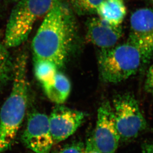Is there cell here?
<instances>
[{
    "label": "cell",
    "instance_id": "8",
    "mask_svg": "<svg viewBox=\"0 0 153 153\" xmlns=\"http://www.w3.org/2000/svg\"><path fill=\"white\" fill-rule=\"evenodd\" d=\"M22 140L25 145L34 153H49L54 142L48 117L39 112L30 114Z\"/></svg>",
    "mask_w": 153,
    "mask_h": 153
},
{
    "label": "cell",
    "instance_id": "9",
    "mask_svg": "<svg viewBox=\"0 0 153 153\" xmlns=\"http://www.w3.org/2000/svg\"><path fill=\"white\" fill-rule=\"evenodd\" d=\"M85 117L86 115L82 111L58 105L48 117L54 143L61 142L72 135Z\"/></svg>",
    "mask_w": 153,
    "mask_h": 153
},
{
    "label": "cell",
    "instance_id": "7",
    "mask_svg": "<svg viewBox=\"0 0 153 153\" xmlns=\"http://www.w3.org/2000/svg\"><path fill=\"white\" fill-rule=\"evenodd\" d=\"M96 147L102 153H115L120 140L114 115L109 102H103L97 111V120L92 135Z\"/></svg>",
    "mask_w": 153,
    "mask_h": 153
},
{
    "label": "cell",
    "instance_id": "15",
    "mask_svg": "<svg viewBox=\"0 0 153 153\" xmlns=\"http://www.w3.org/2000/svg\"><path fill=\"white\" fill-rule=\"evenodd\" d=\"M103 0H65L70 9L77 15H91L97 13V10Z\"/></svg>",
    "mask_w": 153,
    "mask_h": 153
},
{
    "label": "cell",
    "instance_id": "4",
    "mask_svg": "<svg viewBox=\"0 0 153 153\" xmlns=\"http://www.w3.org/2000/svg\"><path fill=\"white\" fill-rule=\"evenodd\" d=\"M6 27L4 44L16 47L25 42L36 22L45 16L54 0H18Z\"/></svg>",
    "mask_w": 153,
    "mask_h": 153
},
{
    "label": "cell",
    "instance_id": "3",
    "mask_svg": "<svg viewBox=\"0 0 153 153\" xmlns=\"http://www.w3.org/2000/svg\"><path fill=\"white\" fill-rule=\"evenodd\" d=\"M97 63L102 80L110 84H117L136 74L143 66V59L139 49L128 41L100 50Z\"/></svg>",
    "mask_w": 153,
    "mask_h": 153
},
{
    "label": "cell",
    "instance_id": "1",
    "mask_svg": "<svg viewBox=\"0 0 153 153\" xmlns=\"http://www.w3.org/2000/svg\"><path fill=\"white\" fill-rule=\"evenodd\" d=\"M76 36L73 12L63 0H54L33 39L34 59L49 61L60 69L72 51Z\"/></svg>",
    "mask_w": 153,
    "mask_h": 153
},
{
    "label": "cell",
    "instance_id": "10",
    "mask_svg": "<svg viewBox=\"0 0 153 153\" xmlns=\"http://www.w3.org/2000/svg\"><path fill=\"white\" fill-rule=\"evenodd\" d=\"M121 25H113L100 18H90L86 24V37L90 42L102 49L115 46L122 37Z\"/></svg>",
    "mask_w": 153,
    "mask_h": 153
},
{
    "label": "cell",
    "instance_id": "18",
    "mask_svg": "<svg viewBox=\"0 0 153 153\" xmlns=\"http://www.w3.org/2000/svg\"><path fill=\"white\" fill-rule=\"evenodd\" d=\"M85 153H102L96 147L93 141L92 137L88 138L87 140L86 145H85Z\"/></svg>",
    "mask_w": 153,
    "mask_h": 153
},
{
    "label": "cell",
    "instance_id": "5",
    "mask_svg": "<svg viewBox=\"0 0 153 153\" xmlns=\"http://www.w3.org/2000/svg\"><path fill=\"white\" fill-rule=\"evenodd\" d=\"M111 106L120 140L134 139L146 129V119L134 94L130 93L117 94Z\"/></svg>",
    "mask_w": 153,
    "mask_h": 153
},
{
    "label": "cell",
    "instance_id": "11",
    "mask_svg": "<svg viewBox=\"0 0 153 153\" xmlns=\"http://www.w3.org/2000/svg\"><path fill=\"white\" fill-rule=\"evenodd\" d=\"M99 18L113 25H121L126 8L123 0H103L97 10Z\"/></svg>",
    "mask_w": 153,
    "mask_h": 153
},
{
    "label": "cell",
    "instance_id": "20",
    "mask_svg": "<svg viewBox=\"0 0 153 153\" xmlns=\"http://www.w3.org/2000/svg\"><path fill=\"white\" fill-rule=\"evenodd\" d=\"M151 1V2H152V3H153V0H150Z\"/></svg>",
    "mask_w": 153,
    "mask_h": 153
},
{
    "label": "cell",
    "instance_id": "21",
    "mask_svg": "<svg viewBox=\"0 0 153 153\" xmlns=\"http://www.w3.org/2000/svg\"><path fill=\"white\" fill-rule=\"evenodd\" d=\"M15 1H18V0H15Z\"/></svg>",
    "mask_w": 153,
    "mask_h": 153
},
{
    "label": "cell",
    "instance_id": "19",
    "mask_svg": "<svg viewBox=\"0 0 153 153\" xmlns=\"http://www.w3.org/2000/svg\"><path fill=\"white\" fill-rule=\"evenodd\" d=\"M142 153H153V143H143L142 145Z\"/></svg>",
    "mask_w": 153,
    "mask_h": 153
},
{
    "label": "cell",
    "instance_id": "13",
    "mask_svg": "<svg viewBox=\"0 0 153 153\" xmlns=\"http://www.w3.org/2000/svg\"><path fill=\"white\" fill-rule=\"evenodd\" d=\"M34 73L36 78L42 85L49 84L53 81L58 72L54 64L45 60H35Z\"/></svg>",
    "mask_w": 153,
    "mask_h": 153
},
{
    "label": "cell",
    "instance_id": "14",
    "mask_svg": "<svg viewBox=\"0 0 153 153\" xmlns=\"http://www.w3.org/2000/svg\"><path fill=\"white\" fill-rule=\"evenodd\" d=\"M13 69L14 63L7 47L0 42V88L13 78Z\"/></svg>",
    "mask_w": 153,
    "mask_h": 153
},
{
    "label": "cell",
    "instance_id": "6",
    "mask_svg": "<svg viewBox=\"0 0 153 153\" xmlns=\"http://www.w3.org/2000/svg\"><path fill=\"white\" fill-rule=\"evenodd\" d=\"M128 41L140 50L143 65L149 63L153 58V9H138L131 15Z\"/></svg>",
    "mask_w": 153,
    "mask_h": 153
},
{
    "label": "cell",
    "instance_id": "2",
    "mask_svg": "<svg viewBox=\"0 0 153 153\" xmlns=\"http://www.w3.org/2000/svg\"><path fill=\"white\" fill-rule=\"evenodd\" d=\"M13 86L0 111V153L10 147L24 120L28 99L27 56L22 53L14 63Z\"/></svg>",
    "mask_w": 153,
    "mask_h": 153
},
{
    "label": "cell",
    "instance_id": "17",
    "mask_svg": "<svg viewBox=\"0 0 153 153\" xmlns=\"http://www.w3.org/2000/svg\"><path fill=\"white\" fill-rule=\"evenodd\" d=\"M144 90L148 94H153V62L149 67L146 75Z\"/></svg>",
    "mask_w": 153,
    "mask_h": 153
},
{
    "label": "cell",
    "instance_id": "12",
    "mask_svg": "<svg viewBox=\"0 0 153 153\" xmlns=\"http://www.w3.org/2000/svg\"><path fill=\"white\" fill-rule=\"evenodd\" d=\"M42 86L47 97L57 105H62L65 102L71 91L69 79L59 71L51 82Z\"/></svg>",
    "mask_w": 153,
    "mask_h": 153
},
{
    "label": "cell",
    "instance_id": "16",
    "mask_svg": "<svg viewBox=\"0 0 153 153\" xmlns=\"http://www.w3.org/2000/svg\"><path fill=\"white\" fill-rule=\"evenodd\" d=\"M53 153H85V145L82 142H73L62 146Z\"/></svg>",
    "mask_w": 153,
    "mask_h": 153
}]
</instances>
